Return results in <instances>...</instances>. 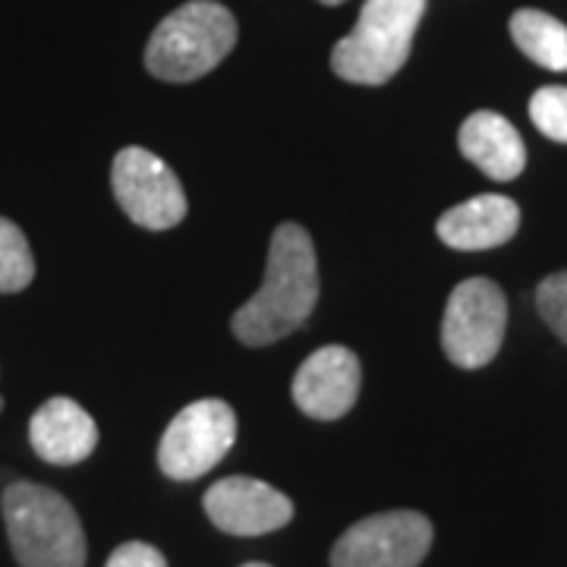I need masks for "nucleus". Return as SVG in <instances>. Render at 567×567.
Segmentation results:
<instances>
[{
    "label": "nucleus",
    "mask_w": 567,
    "mask_h": 567,
    "mask_svg": "<svg viewBox=\"0 0 567 567\" xmlns=\"http://www.w3.org/2000/svg\"><path fill=\"white\" fill-rule=\"evenodd\" d=\"M319 303L316 246L300 224H281L271 237L262 287L234 312V334L249 347H268L303 328Z\"/></svg>",
    "instance_id": "f257e3e1"
},
{
    "label": "nucleus",
    "mask_w": 567,
    "mask_h": 567,
    "mask_svg": "<svg viewBox=\"0 0 567 567\" xmlns=\"http://www.w3.org/2000/svg\"><path fill=\"white\" fill-rule=\"evenodd\" d=\"M3 524L22 567H85L80 514L61 492L39 483L7 486Z\"/></svg>",
    "instance_id": "f03ea898"
},
{
    "label": "nucleus",
    "mask_w": 567,
    "mask_h": 567,
    "mask_svg": "<svg viewBox=\"0 0 567 567\" xmlns=\"http://www.w3.org/2000/svg\"><path fill=\"white\" fill-rule=\"evenodd\" d=\"M423 13L425 0H365L350 35L331 51V70L353 85H385L410 58Z\"/></svg>",
    "instance_id": "7ed1b4c3"
},
{
    "label": "nucleus",
    "mask_w": 567,
    "mask_h": 567,
    "mask_svg": "<svg viewBox=\"0 0 567 567\" xmlns=\"http://www.w3.org/2000/svg\"><path fill=\"white\" fill-rule=\"evenodd\" d=\"M237 44V22L215 0H193L177 7L152 32L145 66L164 82H193L212 73Z\"/></svg>",
    "instance_id": "20e7f679"
},
{
    "label": "nucleus",
    "mask_w": 567,
    "mask_h": 567,
    "mask_svg": "<svg viewBox=\"0 0 567 567\" xmlns=\"http://www.w3.org/2000/svg\"><path fill=\"white\" fill-rule=\"evenodd\" d=\"M507 300L502 287L488 278H466L447 297L442 319V347L447 360L461 369L488 365L505 341Z\"/></svg>",
    "instance_id": "39448f33"
},
{
    "label": "nucleus",
    "mask_w": 567,
    "mask_h": 567,
    "mask_svg": "<svg viewBox=\"0 0 567 567\" xmlns=\"http://www.w3.org/2000/svg\"><path fill=\"white\" fill-rule=\"evenodd\" d=\"M234 442H237L234 410L218 398H205L183 406L174 423L164 429L158 466L164 470V476L189 483L221 464Z\"/></svg>",
    "instance_id": "423d86ee"
},
{
    "label": "nucleus",
    "mask_w": 567,
    "mask_h": 567,
    "mask_svg": "<svg viewBox=\"0 0 567 567\" xmlns=\"http://www.w3.org/2000/svg\"><path fill=\"white\" fill-rule=\"evenodd\" d=\"M111 186L126 218L145 230H171L186 218V196L177 174L148 148L130 145L117 152Z\"/></svg>",
    "instance_id": "0eeeda50"
},
{
    "label": "nucleus",
    "mask_w": 567,
    "mask_h": 567,
    "mask_svg": "<svg viewBox=\"0 0 567 567\" xmlns=\"http://www.w3.org/2000/svg\"><path fill=\"white\" fill-rule=\"evenodd\" d=\"M432 546V524L416 511L372 514L331 548V567H416Z\"/></svg>",
    "instance_id": "6e6552de"
},
{
    "label": "nucleus",
    "mask_w": 567,
    "mask_h": 567,
    "mask_svg": "<svg viewBox=\"0 0 567 567\" xmlns=\"http://www.w3.org/2000/svg\"><path fill=\"white\" fill-rule=\"evenodd\" d=\"M205 514L230 536H265L290 524L293 502L262 480L227 476L205 492Z\"/></svg>",
    "instance_id": "1a4fd4ad"
},
{
    "label": "nucleus",
    "mask_w": 567,
    "mask_h": 567,
    "mask_svg": "<svg viewBox=\"0 0 567 567\" xmlns=\"http://www.w3.org/2000/svg\"><path fill=\"white\" fill-rule=\"evenodd\" d=\"M360 385V357L341 344H328L309 353L297 369L293 401L312 420H341L357 404Z\"/></svg>",
    "instance_id": "9d476101"
},
{
    "label": "nucleus",
    "mask_w": 567,
    "mask_h": 567,
    "mask_svg": "<svg viewBox=\"0 0 567 567\" xmlns=\"http://www.w3.org/2000/svg\"><path fill=\"white\" fill-rule=\"evenodd\" d=\"M29 442L44 464L76 466L99 445V425L73 398H51L29 423Z\"/></svg>",
    "instance_id": "9b49d317"
},
{
    "label": "nucleus",
    "mask_w": 567,
    "mask_h": 567,
    "mask_svg": "<svg viewBox=\"0 0 567 567\" xmlns=\"http://www.w3.org/2000/svg\"><path fill=\"white\" fill-rule=\"evenodd\" d=\"M517 227H520V208L514 199L498 193H486L454 205L435 224L442 244L461 252H483L505 246L517 234Z\"/></svg>",
    "instance_id": "f8f14e48"
},
{
    "label": "nucleus",
    "mask_w": 567,
    "mask_h": 567,
    "mask_svg": "<svg viewBox=\"0 0 567 567\" xmlns=\"http://www.w3.org/2000/svg\"><path fill=\"white\" fill-rule=\"evenodd\" d=\"M457 142L466 162L476 164L492 181H517L527 167V145L520 140L517 126L495 111L470 114L461 126Z\"/></svg>",
    "instance_id": "ddd939ff"
},
{
    "label": "nucleus",
    "mask_w": 567,
    "mask_h": 567,
    "mask_svg": "<svg viewBox=\"0 0 567 567\" xmlns=\"http://www.w3.org/2000/svg\"><path fill=\"white\" fill-rule=\"evenodd\" d=\"M511 39L529 61L551 73L567 70V25L543 10H517L511 17Z\"/></svg>",
    "instance_id": "4468645a"
},
{
    "label": "nucleus",
    "mask_w": 567,
    "mask_h": 567,
    "mask_svg": "<svg viewBox=\"0 0 567 567\" xmlns=\"http://www.w3.org/2000/svg\"><path fill=\"white\" fill-rule=\"evenodd\" d=\"M35 278V259L20 227L0 218V293H20Z\"/></svg>",
    "instance_id": "2eb2a0df"
},
{
    "label": "nucleus",
    "mask_w": 567,
    "mask_h": 567,
    "mask_svg": "<svg viewBox=\"0 0 567 567\" xmlns=\"http://www.w3.org/2000/svg\"><path fill=\"white\" fill-rule=\"evenodd\" d=\"M529 121L555 142H567V85H543L529 99Z\"/></svg>",
    "instance_id": "dca6fc26"
},
{
    "label": "nucleus",
    "mask_w": 567,
    "mask_h": 567,
    "mask_svg": "<svg viewBox=\"0 0 567 567\" xmlns=\"http://www.w3.org/2000/svg\"><path fill=\"white\" fill-rule=\"evenodd\" d=\"M536 309L548 328L567 344V271L548 275L546 281L536 287Z\"/></svg>",
    "instance_id": "f3484780"
},
{
    "label": "nucleus",
    "mask_w": 567,
    "mask_h": 567,
    "mask_svg": "<svg viewBox=\"0 0 567 567\" xmlns=\"http://www.w3.org/2000/svg\"><path fill=\"white\" fill-rule=\"evenodd\" d=\"M104 567H167V561L162 551L148 543H123L121 548H114V555Z\"/></svg>",
    "instance_id": "a211bd4d"
},
{
    "label": "nucleus",
    "mask_w": 567,
    "mask_h": 567,
    "mask_svg": "<svg viewBox=\"0 0 567 567\" xmlns=\"http://www.w3.org/2000/svg\"><path fill=\"white\" fill-rule=\"evenodd\" d=\"M319 3H328V7H338V3H344V0H319Z\"/></svg>",
    "instance_id": "6ab92c4d"
},
{
    "label": "nucleus",
    "mask_w": 567,
    "mask_h": 567,
    "mask_svg": "<svg viewBox=\"0 0 567 567\" xmlns=\"http://www.w3.org/2000/svg\"><path fill=\"white\" fill-rule=\"evenodd\" d=\"M244 567H271V565H259V561H252V565H244Z\"/></svg>",
    "instance_id": "aec40b11"
},
{
    "label": "nucleus",
    "mask_w": 567,
    "mask_h": 567,
    "mask_svg": "<svg viewBox=\"0 0 567 567\" xmlns=\"http://www.w3.org/2000/svg\"><path fill=\"white\" fill-rule=\"evenodd\" d=\"M0 410H3V398H0Z\"/></svg>",
    "instance_id": "412c9836"
}]
</instances>
